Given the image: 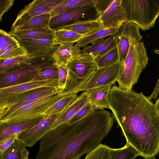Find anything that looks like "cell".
I'll use <instances>...</instances> for the list:
<instances>
[{"instance_id": "obj_25", "label": "cell", "mask_w": 159, "mask_h": 159, "mask_svg": "<svg viewBox=\"0 0 159 159\" xmlns=\"http://www.w3.org/2000/svg\"><path fill=\"white\" fill-rule=\"evenodd\" d=\"M94 6L93 0H62L49 12L51 17L84 6Z\"/></svg>"}, {"instance_id": "obj_44", "label": "cell", "mask_w": 159, "mask_h": 159, "mask_svg": "<svg viewBox=\"0 0 159 159\" xmlns=\"http://www.w3.org/2000/svg\"><path fill=\"white\" fill-rule=\"evenodd\" d=\"M147 159H157L155 158V157H152L150 158H148Z\"/></svg>"}, {"instance_id": "obj_45", "label": "cell", "mask_w": 159, "mask_h": 159, "mask_svg": "<svg viewBox=\"0 0 159 159\" xmlns=\"http://www.w3.org/2000/svg\"><path fill=\"white\" fill-rule=\"evenodd\" d=\"M1 110V109H0V110Z\"/></svg>"}, {"instance_id": "obj_43", "label": "cell", "mask_w": 159, "mask_h": 159, "mask_svg": "<svg viewBox=\"0 0 159 159\" xmlns=\"http://www.w3.org/2000/svg\"><path fill=\"white\" fill-rule=\"evenodd\" d=\"M5 109H1L0 110V120L2 116L3 113Z\"/></svg>"}, {"instance_id": "obj_16", "label": "cell", "mask_w": 159, "mask_h": 159, "mask_svg": "<svg viewBox=\"0 0 159 159\" xmlns=\"http://www.w3.org/2000/svg\"><path fill=\"white\" fill-rule=\"evenodd\" d=\"M58 91L61 92V90L58 88L49 87L38 88L27 91L23 93L9 107L5 109L1 119L21 107Z\"/></svg>"}, {"instance_id": "obj_27", "label": "cell", "mask_w": 159, "mask_h": 159, "mask_svg": "<svg viewBox=\"0 0 159 159\" xmlns=\"http://www.w3.org/2000/svg\"><path fill=\"white\" fill-rule=\"evenodd\" d=\"M85 36L74 32L64 30H55L53 41L56 45L75 43Z\"/></svg>"}, {"instance_id": "obj_37", "label": "cell", "mask_w": 159, "mask_h": 159, "mask_svg": "<svg viewBox=\"0 0 159 159\" xmlns=\"http://www.w3.org/2000/svg\"><path fill=\"white\" fill-rule=\"evenodd\" d=\"M56 66L58 71V87L62 93L65 88L68 76V68L67 64H57L56 65Z\"/></svg>"}, {"instance_id": "obj_9", "label": "cell", "mask_w": 159, "mask_h": 159, "mask_svg": "<svg viewBox=\"0 0 159 159\" xmlns=\"http://www.w3.org/2000/svg\"><path fill=\"white\" fill-rule=\"evenodd\" d=\"M100 16L94 6H82L51 17L50 21V27L54 29L71 22L98 20Z\"/></svg>"}, {"instance_id": "obj_39", "label": "cell", "mask_w": 159, "mask_h": 159, "mask_svg": "<svg viewBox=\"0 0 159 159\" xmlns=\"http://www.w3.org/2000/svg\"><path fill=\"white\" fill-rule=\"evenodd\" d=\"M94 6L100 15L111 3L112 0H93Z\"/></svg>"}, {"instance_id": "obj_15", "label": "cell", "mask_w": 159, "mask_h": 159, "mask_svg": "<svg viewBox=\"0 0 159 159\" xmlns=\"http://www.w3.org/2000/svg\"><path fill=\"white\" fill-rule=\"evenodd\" d=\"M26 50L29 57L51 56L58 45L52 40L45 39H16Z\"/></svg>"}, {"instance_id": "obj_8", "label": "cell", "mask_w": 159, "mask_h": 159, "mask_svg": "<svg viewBox=\"0 0 159 159\" xmlns=\"http://www.w3.org/2000/svg\"><path fill=\"white\" fill-rule=\"evenodd\" d=\"M57 80V79L33 80L23 84L1 88L0 109L8 108L23 93L29 90L45 87L59 89Z\"/></svg>"}, {"instance_id": "obj_17", "label": "cell", "mask_w": 159, "mask_h": 159, "mask_svg": "<svg viewBox=\"0 0 159 159\" xmlns=\"http://www.w3.org/2000/svg\"><path fill=\"white\" fill-rule=\"evenodd\" d=\"M88 102L85 92L82 93L60 114L53 123L51 130L66 123Z\"/></svg>"}, {"instance_id": "obj_28", "label": "cell", "mask_w": 159, "mask_h": 159, "mask_svg": "<svg viewBox=\"0 0 159 159\" xmlns=\"http://www.w3.org/2000/svg\"><path fill=\"white\" fill-rule=\"evenodd\" d=\"M26 146L17 138L7 149L0 152V159H23Z\"/></svg>"}, {"instance_id": "obj_38", "label": "cell", "mask_w": 159, "mask_h": 159, "mask_svg": "<svg viewBox=\"0 0 159 159\" xmlns=\"http://www.w3.org/2000/svg\"><path fill=\"white\" fill-rule=\"evenodd\" d=\"M58 71L56 66H54L46 68L39 71L34 80H43L58 79Z\"/></svg>"}, {"instance_id": "obj_30", "label": "cell", "mask_w": 159, "mask_h": 159, "mask_svg": "<svg viewBox=\"0 0 159 159\" xmlns=\"http://www.w3.org/2000/svg\"><path fill=\"white\" fill-rule=\"evenodd\" d=\"M77 94L74 93L63 97L44 112L43 116L50 115L61 111L67 107L77 97Z\"/></svg>"}, {"instance_id": "obj_26", "label": "cell", "mask_w": 159, "mask_h": 159, "mask_svg": "<svg viewBox=\"0 0 159 159\" xmlns=\"http://www.w3.org/2000/svg\"><path fill=\"white\" fill-rule=\"evenodd\" d=\"M51 18V16L49 13L35 16L25 24L16 28L13 30L49 28L50 21Z\"/></svg>"}, {"instance_id": "obj_29", "label": "cell", "mask_w": 159, "mask_h": 159, "mask_svg": "<svg viewBox=\"0 0 159 159\" xmlns=\"http://www.w3.org/2000/svg\"><path fill=\"white\" fill-rule=\"evenodd\" d=\"M94 60L97 68L111 65L119 61L120 57L117 46Z\"/></svg>"}, {"instance_id": "obj_10", "label": "cell", "mask_w": 159, "mask_h": 159, "mask_svg": "<svg viewBox=\"0 0 159 159\" xmlns=\"http://www.w3.org/2000/svg\"><path fill=\"white\" fill-rule=\"evenodd\" d=\"M122 63L120 61L111 65L97 68L89 80L80 89L85 92L93 88L112 85L118 80L121 73Z\"/></svg>"}, {"instance_id": "obj_33", "label": "cell", "mask_w": 159, "mask_h": 159, "mask_svg": "<svg viewBox=\"0 0 159 159\" xmlns=\"http://www.w3.org/2000/svg\"><path fill=\"white\" fill-rule=\"evenodd\" d=\"M27 56V52L20 44L11 46L4 50L0 55V59L14 58Z\"/></svg>"}, {"instance_id": "obj_11", "label": "cell", "mask_w": 159, "mask_h": 159, "mask_svg": "<svg viewBox=\"0 0 159 159\" xmlns=\"http://www.w3.org/2000/svg\"><path fill=\"white\" fill-rule=\"evenodd\" d=\"M62 0H34L26 5L18 14L10 30L27 23L32 17L49 13Z\"/></svg>"}, {"instance_id": "obj_41", "label": "cell", "mask_w": 159, "mask_h": 159, "mask_svg": "<svg viewBox=\"0 0 159 159\" xmlns=\"http://www.w3.org/2000/svg\"><path fill=\"white\" fill-rule=\"evenodd\" d=\"M17 138V135H14L0 143V152H2L7 149Z\"/></svg>"}, {"instance_id": "obj_31", "label": "cell", "mask_w": 159, "mask_h": 159, "mask_svg": "<svg viewBox=\"0 0 159 159\" xmlns=\"http://www.w3.org/2000/svg\"><path fill=\"white\" fill-rule=\"evenodd\" d=\"M110 159H134L139 156L137 152L127 143L123 147L111 148Z\"/></svg>"}, {"instance_id": "obj_23", "label": "cell", "mask_w": 159, "mask_h": 159, "mask_svg": "<svg viewBox=\"0 0 159 159\" xmlns=\"http://www.w3.org/2000/svg\"><path fill=\"white\" fill-rule=\"evenodd\" d=\"M55 30L50 28L10 31L8 33L16 39H45L53 40Z\"/></svg>"}, {"instance_id": "obj_19", "label": "cell", "mask_w": 159, "mask_h": 159, "mask_svg": "<svg viewBox=\"0 0 159 159\" xmlns=\"http://www.w3.org/2000/svg\"><path fill=\"white\" fill-rule=\"evenodd\" d=\"M103 28L98 20H97L76 21L53 30H64L86 36Z\"/></svg>"}, {"instance_id": "obj_7", "label": "cell", "mask_w": 159, "mask_h": 159, "mask_svg": "<svg viewBox=\"0 0 159 159\" xmlns=\"http://www.w3.org/2000/svg\"><path fill=\"white\" fill-rule=\"evenodd\" d=\"M66 95L58 91L21 107L1 119L0 121L9 124H18L43 116L49 107Z\"/></svg>"}, {"instance_id": "obj_4", "label": "cell", "mask_w": 159, "mask_h": 159, "mask_svg": "<svg viewBox=\"0 0 159 159\" xmlns=\"http://www.w3.org/2000/svg\"><path fill=\"white\" fill-rule=\"evenodd\" d=\"M149 57L142 41L130 45L117 82L118 87L123 89H132L137 83L140 74L148 64Z\"/></svg>"}, {"instance_id": "obj_35", "label": "cell", "mask_w": 159, "mask_h": 159, "mask_svg": "<svg viewBox=\"0 0 159 159\" xmlns=\"http://www.w3.org/2000/svg\"><path fill=\"white\" fill-rule=\"evenodd\" d=\"M30 57L23 56L6 59H0V73L16 66L27 60Z\"/></svg>"}, {"instance_id": "obj_2", "label": "cell", "mask_w": 159, "mask_h": 159, "mask_svg": "<svg viewBox=\"0 0 159 159\" xmlns=\"http://www.w3.org/2000/svg\"><path fill=\"white\" fill-rule=\"evenodd\" d=\"M115 120L113 114L103 109L72 125L62 124L40 139L35 159H79L101 144Z\"/></svg>"}, {"instance_id": "obj_42", "label": "cell", "mask_w": 159, "mask_h": 159, "mask_svg": "<svg viewBox=\"0 0 159 159\" xmlns=\"http://www.w3.org/2000/svg\"><path fill=\"white\" fill-rule=\"evenodd\" d=\"M159 79L155 87L152 94L149 97H148L149 100H151L152 99L156 100L159 93Z\"/></svg>"}, {"instance_id": "obj_14", "label": "cell", "mask_w": 159, "mask_h": 159, "mask_svg": "<svg viewBox=\"0 0 159 159\" xmlns=\"http://www.w3.org/2000/svg\"><path fill=\"white\" fill-rule=\"evenodd\" d=\"M104 28H117L126 18L121 0H112L111 3L101 14L98 19Z\"/></svg>"}, {"instance_id": "obj_32", "label": "cell", "mask_w": 159, "mask_h": 159, "mask_svg": "<svg viewBox=\"0 0 159 159\" xmlns=\"http://www.w3.org/2000/svg\"><path fill=\"white\" fill-rule=\"evenodd\" d=\"M95 111L96 110L94 106L88 102L78 111L66 123L69 125H72L85 118Z\"/></svg>"}, {"instance_id": "obj_20", "label": "cell", "mask_w": 159, "mask_h": 159, "mask_svg": "<svg viewBox=\"0 0 159 159\" xmlns=\"http://www.w3.org/2000/svg\"><path fill=\"white\" fill-rule=\"evenodd\" d=\"M43 117L18 124H9L0 121V143L32 127L38 123Z\"/></svg>"}, {"instance_id": "obj_40", "label": "cell", "mask_w": 159, "mask_h": 159, "mask_svg": "<svg viewBox=\"0 0 159 159\" xmlns=\"http://www.w3.org/2000/svg\"><path fill=\"white\" fill-rule=\"evenodd\" d=\"M14 2L13 0H0V22L3 14L12 6Z\"/></svg>"}, {"instance_id": "obj_13", "label": "cell", "mask_w": 159, "mask_h": 159, "mask_svg": "<svg viewBox=\"0 0 159 159\" xmlns=\"http://www.w3.org/2000/svg\"><path fill=\"white\" fill-rule=\"evenodd\" d=\"M139 28L136 24L125 22L116 33L117 46L120 61L123 63L128 53L130 45L142 41Z\"/></svg>"}, {"instance_id": "obj_36", "label": "cell", "mask_w": 159, "mask_h": 159, "mask_svg": "<svg viewBox=\"0 0 159 159\" xmlns=\"http://www.w3.org/2000/svg\"><path fill=\"white\" fill-rule=\"evenodd\" d=\"M20 44L16 38L4 30L0 29V55L4 50L9 47Z\"/></svg>"}, {"instance_id": "obj_1", "label": "cell", "mask_w": 159, "mask_h": 159, "mask_svg": "<svg viewBox=\"0 0 159 159\" xmlns=\"http://www.w3.org/2000/svg\"><path fill=\"white\" fill-rule=\"evenodd\" d=\"M159 99L155 103L142 92L116 85L110 91L108 108L122 131L126 143L147 159L159 151Z\"/></svg>"}, {"instance_id": "obj_6", "label": "cell", "mask_w": 159, "mask_h": 159, "mask_svg": "<svg viewBox=\"0 0 159 159\" xmlns=\"http://www.w3.org/2000/svg\"><path fill=\"white\" fill-rule=\"evenodd\" d=\"M126 22L137 25L143 31L151 29L159 14L158 0H121Z\"/></svg>"}, {"instance_id": "obj_3", "label": "cell", "mask_w": 159, "mask_h": 159, "mask_svg": "<svg viewBox=\"0 0 159 159\" xmlns=\"http://www.w3.org/2000/svg\"><path fill=\"white\" fill-rule=\"evenodd\" d=\"M54 66L55 61L51 55L30 57L22 63L0 73V89L34 80L39 71Z\"/></svg>"}, {"instance_id": "obj_34", "label": "cell", "mask_w": 159, "mask_h": 159, "mask_svg": "<svg viewBox=\"0 0 159 159\" xmlns=\"http://www.w3.org/2000/svg\"><path fill=\"white\" fill-rule=\"evenodd\" d=\"M111 148L107 146L101 144L87 154L84 159H110Z\"/></svg>"}, {"instance_id": "obj_5", "label": "cell", "mask_w": 159, "mask_h": 159, "mask_svg": "<svg viewBox=\"0 0 159 159\" xmlns=\"http://www.w3.org/2000/svg\"><path fill=\"white\" fill-rule=\"evenodd\" d=\"M67 66L68 76L65 88L62 93L67 95L79 92L97 69L94 58L82 52L73 57Z\"/></svg>"}, {"instance_id": "obj_21", "label": "cell", "mask_w": 159, "mask_h": 159, "mask_svg": "<svg viewBox=\"0 0 159 159\" xmlns=\"http://www.w3.org/2000/svg\"><path fill=\"white\" fill-rule=\"evenodd\" d=\"M117 46L116 34H111L95 44L88 45L81 50V52L92 56L94 59L107 53Z\"/></svg>"}, {"instance_id": "obj_22", "label": "cell", "mask_w": 159, "mask_h": 159, "mask_svg": "<svg viewBox=\"0 0 159 159\" xmlns=\"http://www.w3.org/2000/svg\"><path fill=\"white\" fill-rule=\"evenodd\" d=\"M74 43H70L58 45L52 53L51 56L55 61V64H67L75 56L81 52Z\"/></svg>"}, {"instance_id": "obj_24", "label": "cell", "mask_w": 159, "mask_h": 159, "mask_svg": "<svg viewBox=\"0 0 159 159\" xmlns=\"http://www.w3.org/2000/svg\"><path fill=\"white\" fill-rule=\"evenodd\" d=\"M119 28H103L84 36L76 42L75 44L78 48L80 49L89 44L92 45L95 44L105 39L110 35L116 34L119 30Z\"/></svg>"}, {"instance_id": "obj_18", "label": "cell", "mask_w": 159, "mask_h": 159, "mask_svg": "<svg viewBox=\"0 0 159 159\" xmlns=\"http://www.w3.org/2000/svg\"><path fill=\"white\" fill-rule=\"evenodd\" d=\"M112 85L97 87L85 91L88 102L93 105L96 111L108 108L109 93Z\"/></svg>"}, {"instance_id": "obj_12", "label": "cell", "mask_w": 159, "mask_h": 159, "mask_svg": "<svg viewBox=\"0 0 159 159\" xmlns=\"http://www.w3.org/2000/svg\"><path fill=\"white\" fill-rule=\"evenodd\" d=\"M62 111L43 116L36 125L19 134L17 135V139L26 147H32L51 130L53 123Z\"/></svg>"}]
</instances>
